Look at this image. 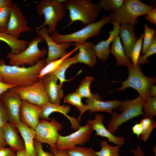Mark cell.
Wrapping results in <instances>:
<instances>
[{"label": "cell", "instance_id": "cell-19", "mask_svg": "<svg viewBox=\"0 0 156 156\" xmlns=\"http://www.w3.org/2000/svg\"><path fill=\"white\" fill-rule=\"evenodd\" d=\"M45 86L46 92L51 103L59 105L64 96L62 90L63 85L57 84V78L54 75L49 74L42 78Z\"/></svg>", "mask_w": 156, "mask_h": 156}, {"label": "cell", "instance_id": "cell-27", "mask_svg": "<svg viewBox=\"0 0 156 156\" xmlns=\"http://www.w3.org/2000/svg\"><path fill=\"white\" fill-rule=\"evenodd\" d=\"M77 63V54L72 57H68L63 60L56 70L50 74L56 77L60 81V84L63 85L64 82L69 80L65 78L66 70L72 65Z\"/></svg>", "mask_w": 156, "mask_h": 156}, {"label": "cell", "instance_id": "cell-7", "mask_svg": "<svg viewBox=\"0 0 156 156\" xmlns=\"http://www.w3.org/2000/svg\"><path fill=\"white\" fill-rule=\"evenodd\" d=\"M129 76L122 82V86L115 91H124L128 88L136 90L139 96L146 101L149 98V92L151 86L156 82V77H149L145 75L142 72L140 66H135L132 64L128 67Z\"/></svg>", "mask_w": 156, "mask_h": 156}, {"label": "cell", "instance_id": "cell-51", "mask_svg": "<svg viewBox=\"0 0 156 156\" xmlns=\"http://www.w3.org/2000/svg\"><path fill=\"white\" fill-rule=\"evenodd\" d=\"M16 156H27L25 149L16 152Z\"/></svg>", "mask_w": 156, "mask_h": 156}, {"label": "cell", "instance_id": "cell-43", "mask_svg": "<svg viewBox=\"0 0 156 156\" xmlns=\"http://www.w3.org/2000/svg\"><path fill=\"white\" fill-rule=\"evenodd\" d=\"M16 152L10 148L4 147L0 149V156H16Z\"/></svg>", "mask_w": 156, "mask_h": 156}, {"label": "cell", "instance_id": "cell-46", "mask_svg": "<svg viewBox=\"0 0 156 156\" xmlns=\"http://www.w3.org/2000/svg\"><path fill=\"white\" fill-rule=\"evenodd\" d=\"M130 151L134 156H144L143 150L139 145H137L135 149L131 148Z\"/></svg>", "mask_w": 156, "mask_h": 156}, {"label": "cell", "instance_id": "cell-9", "mask_svg": "<svg viewBox=\"0 0 156 156\" xmlns=\"http://www.w3.org/2000/svg\"><path fill=\"white\" fill-rule=\"evenodd\" d=\"M62 125L54 118L50 121L40 120L35 129V140L42 144L46 143L50 147L56 149V143Z\"/></svg>", "mask_w": 156, "mask_h": 156}, {"label": "cell", "instance_id": "cell-12", "mask_svg": "<svg viewBox=\"0 0 156 156\" xmlns=\"http://www.w3.org/2000/svg\"><path fill=\"white\" fill-rule=\"evenodd\" d=\"M32 29L17 3L12 2L9 19L5 33L18 39L21 34L31 32Z\"/></svg>", "mask_w": 156, "mask_h": 156}, {"label": "cell", "instance_id": "cell-34", "mask_svg": "<svg viewBox=\"0 0 156 156\" xmlns=\"http://www.w3.org/2000/svg\"><path fill=\"white\" fill-rule=\"evenodd\" d=\"M144 118H153L156 115V97H150L142 107Z\"/></svg>", "mask_w": 156, "mask_h": 156}, {"label": "cell", "instance_id": "cell-42", "mask_svg": "<svg viewBox=\"0 0 156 156\" xmlns=\"http://www.w3.org/2000/svg\"><path fill=\"white\" fill-rule=\"evenodd\" d=\"M145 18L152 23L156 25V8L154 7L146 14Z\"/></svg>", "mask_w": 156, "mask_h": 156}, {"label": "cell", "instance_id": "cell-15", "mask_svg": "<svg viewBox=\"0 0 156 156\" xmlns=\"http://www.w3.org/2000/svg\"><path fill=\"white\" fill-rule=\"evenodd\" d=\"M41 108L39 106L22 100L19 113L20 121L35 129L40 118Z\"/></svg>", "mask_w": 156, "mask_h": 156}, {"label": "cell", "instance_id": "cell-25", "mask_svg": "<svg viewBox=\"0 0 156 156\" xmlns=\"http://www.w3.org/2000/svg\"><path fill=\"white\" fill-rule=\"evenodd\" d=\"M110 50L116 59L117 66H125L129 67L133 64L125 54L119 36L112 42Z\"/></svg>", "mask_w": 156, "mask_h": 156}, {"label": "cell", "instance_id": "cell-3", "mask_svg": "<svg viewBox=\"0 0 156 156\" xmlns=\"http://www.w3.org/2000/svg\"><path fill=\"white\" fill-rule=\"evenodd\" d=\"M145 101L140 96L134 99L120 101L117 108L121 112H113L108 124L107 129L113 134L120 126L127 121L140 115H143L142 107Z\"/></svg>", "mask_w": 156, "mask_h": 156}, {"label": "cell", "instance_id": "cell-17", "mask_svg": "<svg viewBox=\"0 0 156 156\" xmlns=\"http://www.w3.org/2000/svg\"><path fill=\"white\" fill-rule=\"evenodd\" d=\"M40 118L42 119L49 120L50 115L54 112H58L63 114L70 122L72 129L75 130L81 126L77 119L68 115L70 109V107L65 105L55 104L49 102L41 107Z\"/></svg>", "mask_w": 156, "mask_h": 156}, {"label": "cell", "instance_id": "cell-13", "mask_svg": "<svg viewBox=\"0 0 156 156\" xmlns=\"http://www.w3.org/2000/svg\"><path fill=\"white\" fill-rule=\"evenodd\" d=\"M36 31L39 36L41 37L45 41L48 46V55L46 59L45 65L59 58H62L69 53V52L66 50L71 47L72 42L56 43L50 36L48 28L46 27L36 30Z\"/></svg>", "mask_w": 156, "mask_h": 156}, {"label": "cell", "instance_id": "cell-21", "mask_svg": "<svg viewBox=\"0 0 156 156\" xmlns=\"http://www.w3.org/2000/svg\"><path fill=\"white\" fill-rule=\"evenodd\" d=\"M110 23H112L113 26L112 30L109 31V37L105 40L100 41L94 46L97 57L103 61H106L108 59L110 53L109 49L110 45L115 38L119 35L120 25L112 21Z\"/></svg>", "mask_w": 156, "mask_h": 156}, {"label": "cell", "instance_id": "cell-4", "mask_svg": "<svg viewBox=\"0 0 156 156\" xmlns=\"http://www.w3.org/2000/svg\"><path fill=\"white\" fill-rule=\"evenodd\" d=\"M64 0H42L37 6V12L39 15H43L44 21L36 28V30L49 26L48 31L49 34L56 31L58 22L64 18L66 14Z\"/></svg>", "mask_w": 156, "mask_h": 156}, {"label": "cell", "instance_id": "cell-8", "mask_svg": "<svg viewBox=\"0 0 156 156\" xmlns=\"http://www.w3.org/2000/svg\"><path fill=\"white\" fill-rule=\"evenodd\" d=\"M44 40L41 37L38 36L32 39L29 42L27 48L21 52L14 54L8 52L7 57L9 60V64L19 66L25 64L29 66H34L39 60L43 58L48 52L45 47L41 50L39 48V44Z\"/></svg>", "mask_w": 156, "mask_h": 156}, {"label": "cell", "instance_id": "cell-33", "mask_svg": "<svg viewBox=\"0 0 156 156\" xmlns=\"http://www.w3.org/2000/svg\"><path fill=\"white\" fill-rule=\"evenodd\" d=\"M64 151L70 156H96L91 147L78 146Z\"/></svg>", "mask_w": 156, "mask_h": 156}, {"label": "cell", "instance_id": "cell-36", "mask_svg": "<svg viewBox=\"0 0 156 156\" xmlns=\"http://www.w3.org/2000/svg\"><path fill=\"white\" fill-rule=\"evenodd\" d=\"M156 53V35L154 36L151 43L146 49L144 53L142 56H139L137 64L141 65L149 62L147 59L148 57Z\"/></svg>", "mask_w": 156, "mask_h": 156}, {"label": "cell", "instance_id": "cell-29", "mask_svg": "<svg viewBox=\"0 0 156 156\" xmlns=\"http://www.w3.org/2000/svg\"><path fill=\"white\" fill-rule=\"evenodd\" d=\"M142 132L141 135V139L146 142L149 139L153 130L156 127V122L153 118H144L141 120Z\"/></svg>", "mask_w": 156, "mask_h": 156}, {"label": "cell", "instance_id": "cell-2", "mask_svg": "<svg viewBox=\"0 0 156 156\" xmlns=\"http://www.w3.org/2000/svg\"><path fill=\"white\" fill-rule=\"evenodd\" d=\"M64 3L66 10L69 12V25L77 21L85 25L94 23L101 8L98 3L90 0H64Z\"/></svg>", "mask_w": 156, "mask_h": 156}, {"label": "cell", "instance_id": "cell-44", "mask_svg": "<svg viewBox=\"0 0 156 156\" xmlns=\"http://www.w3.org/2000/svg\"><path fill=\"white\" fill-rule=\"evenodd\" d=\"M131 130L133 133L139 138L142 132V128L140 123H137L132 127Z\"/></svg>", "mask_w": 156, "mask_h": 156}, {"label": "cell", "instance_id": "cell-11", "mask_svg": "<svg viewBox=\"0 0 156 156\" xmlns=\"http://www.w3.org/2000/svg\"><path fill=\"white\" fill-rule=\"evenodd\" d=\"M93 131L90 126L86 123L69 135L62 136L59 134L56 143V149L64 151L78 145H83L89 140Z\"/></svg>", "mask_w": 156, "mask_h": 156}, {"label": "cell", "instance_id": "cell-26", "mask_svg": "<svg viewBox=\"0 0 156 156\" xmlns=\"http://www.w3.org/2000/svg\"><path fill=\"white\" fill-rule=\"evenodd\" d=\"M0 41L6 43L9 47L10 52L18 54L25 50L29 42L24 40H20L5 32H0Z\"/></svg>", "mask_w": 156, "mask_h": 156}, {"label": "cell", "instance_id": "cell-20", "mask_svg": "<svg viewBox=\"0 0 156 156\" xmlns=\"http://www.w3.org/2000/svg\"><path fill=\"white\" fill-rule=\"evenodd\" d=\"M72 45L77 47L79 52L77 53L78 63H82L92 68L97 64V56L94 51V44L92 42H73Z\"/></svg>", "mask_w": 156, "mask_h": 156}, {"label": "cell", "instance_id": "cell-28", "mask_svg": "<svg viewBox=\"0 0 156 156\" xmlns=\"http://www.w3.org/2000/svg\"><path fill=\"white\" fill-rule=\"evenodd\" d=\"M82 98L75 92L66 95L63 101L64 103H68L75 106L80 112V115L77 118L79 122L80 121L82 115L88 110L87 105L83 103Z\"/></svg>", "mask_w": 156, "mask_h": 156}, {"label": "cell", "instance_id": "cell-47", "mask_svg": "<svg viewBox=\"0 0 156 156\" xmlns=\"http://www.w3.org/2000/svg\"><path fill=\"white\" fill-rule=\"evenodd\" d=\"M50 151L55 156H70L64 151H59L49 147Z\"/></svg>", "mask_w": 156, "mask_h": 156}, {"label": "cell", "instance_id": "cell-5", "mask_svg": "<svg viewBox=\"0 0 156 156\" xmlns=\"http://www.w3.org/2000/svg\"><path fill=\"white\" fill-rule=\"evenodd\" d=\"M154 7L138 0H125L121 7L112 12L111 21L135 26L138 23V17L146 14Z\"/></svg>", "mask_w": 156, "mask_h": 156}, {"label": "cell", "instance_id": "cell-50", "mask_svg": "<svg viewBox=\"0 0 156 156\" xmlns=\"http://www.w3.org/2000/svg\"><path fill=\"white\" fill-rule=\"evenodd\" d=\"M149 97H156V86L154 84L151 87L149 92Z\"/></svg>", "mask_w": 156, "mask_h": 156}, {"label": "cell", "instance_id": "cell-40", "mask_svg": "<svg viewBox=\"0 0 156 156\" xmlns=\"http://www.w3.org/2000/svg\"><path fill=\"white\" fill-rule=\"evenodd\" d=\"M8 122V116L6 107L0 98V128H2Z\"/></svg>", "mask_w": 156, "mask_h": 156}, {"label": "cell", "instance_id": "cell-24", "mask_svg": "<svg viewBox=\"0 0 156 156\" xmlns=\"http://www.w3.org/2000/svg\"><path fill=\"white\" fill-rule=\"evenodd\" d=\"M2 129L5 141L9 148L16 152L25 148L23 140L14 125L8 122Z\"/></svg>", "mask_w": 156, "mask_h": 156}, {"label": "cell", "instance_id": "cell-10", "mask_svg": "<svg viewBox=\"0 0 156 156\" xmlns=\"http://www.w3.org/2000/svg\"><path fill=\"white\" fill-rule=\"evenodd\" d=\"M15 90L22 100L42 107L49 102L44 83L42 79L28 86L15 87Z\"/></svg>", "mask_w": 156, "mask_h": 156}, {"label": "cell", "instance_id": "cell-30", "mask_svg": "<svg viewBox=\"0 0 156 156\" xmlns=\"http://www.w3.org/2000/svg\"><path fill=\"white\" fill-rule=\"evenodd\" d=\"M101 146L100 150L96 151V156H119V145L112 146L105 140H102L100 143Z\"/></svg>", "mask_w": 156, "mask_h": 156}, {"label": "cell", "instance_id": "cell-32", "mask_svg": "<svg viewBox=\"0 0 156 156\" xmlns=\"http://www.w3.org/2000/svg\"><path fill=\"white\" fill-rule=\"evenodd\" d=\"M94 79V78L92 77L86 76L81 82L75 92L82 98H90L92 94L90 90V86Z\"/></svg>", "mask_w": 156, "mask_h": 156}, {"label": "cell", "instance_id": "cell-31", "mask_svg": "<svg viewBox=\"0 0 156 156\" xmlns=\"http://www.w3.org/2000/svg\"><path fill=\"white\" fill-rule=\"evenodd\" d=\"M78 49L77 47H76L68 54L64 57L51 62L45 65L41 69L39 75L38 77L42 79L45 75L50 74L56 70L59 66L63 60L66 57L70 56L74 52Z\"/></svg>", "mask_w": 156, "mask_h": 156}, {"label": "cell", "instance_id": "cell-39", "mask_svg": "<svg viewBox=\"0 0 156 156\" xmlns=\"http://www.w3.org/2000/svg\"><path fill=\"white\" fill-rule=\"evenodd\" d=\"M144 34L142 33L134 46L131 54V60L133 64L136 66L142 50Z\"/></svg>", "mask_w": 156, "mask_h": 156}, {"label": "cell", "instance_id": "cell-14", "mask_svg": "<svg viewBox=\"0 0 156 156\" xmlns=\"http://www.w3.org/2000/svg\"><path fill=\"white\" fill-rule=\"evenodd\" d=\"M1 98L6 107L9 118V122L15 125L20 121V110L22 101L15 90L11 88L3 93Z\"/></svg>", "mask_w": 156, "mask_h": 156}, {"label": "cell", "instance_id": "cell-41", "mask_svg": "<svg viewBox=\"0 0 156 156\" xmlns=\"http://www.w3.org/2000/svg\"><path fill=\"white\" fill-rule=\"evenodd\" d=\"M34 144L37 156H55L51 151L48 152L44 151L43 148L42 144L35 139Z\"/></svg>", "mask_w": 156, "mask_h": 156}, {"label": "cell", "instance_id": "cell-22", "mask_svg": "<svg viewBox=\"0 0 156 156\" xmlns=\"http://www.w3.org/2000/svg\"><path fill=\"white\" fill-rule=\"evenodd\" d=\"M14 125L23 138L27 156H37L34 144L35 129L29 127L21 121Z\"/></svg>", "mask_w": 156, "mask_h": 156}, {"label": "cell", "instance_id": "cell-23", "mask_svg": "<svg viewBox=\"0 0 156 156\" xmlns=\"http://www.w3.org/2000/svg\"><path fill=\"white\" fill-rule=\"evenodd\" d=\"M135 26L128 24L120 25L119 34L122 40L123 47L126 55L131 60L133 48L139 38L135 35Z\"/></svg>", "mask_w": 156, "mask_h": 156}, {"label": "cell", "instance_id": "cell-6", "mask_svg": "<svg viewBox=\"0 0 156 156\" xmlns=\"http://www.w3.org/2000/svg\"><path fill=\"white\" fill-rule=\"evenodd\" d=\"M112 12L107 16H104L99 21L87 25L73 33L63 35L56 31L50 36L58 43L66 42L83 43L91 37L99 36L103 26L112 21Z\"/></svg>", "mask_w": 156, "mask_h": 156}, {"label": "cell", "instance_id": "cell-18", "mask_svg": "<svg viewBox=\"0 0 156 156\" xmlns=\"http://www.w3.org/2000/svg\"><path fill=\"white\" fill-rule=\"evenodd\" d=\"M88 110L90 113L98 112H105L112 114L113 110L117 108L120 101L118 99L113 101H103L98 92L92 94L91 97L86 99Z\"/></svg>", "mask_w": 156, "mask_h": 156}, {"label": "cell", "instance_id": "cell-49", "mask_svg": "<svg viewBox=\"0 0 156 156\" xmlns=\"http://www.w3.org/2000/svg\"><path fill=\"white\" fill-rule=\"evenodd\" d=\"M12 2L11 0H0V9L6 6H10Z\"/></svg>", "mask_w": 156, "mask_h": 156}, {"label": "cell", "instance_id": "cell-38", "mask_svg": "<svg viewBox=\"0 0 156 156\" xmlns=\"http://www.w3.org/2000/svg\"><path fill=\"white\" fill-rule=\"evenodd\" d=\"M10 12V6L0 9V32H5Z\"/></svg>", "mask_w": 156, "mask_h": 156}, {"label": "cell", "instance_id": "cell-37", "mask_svg": "<svg viewBox=\"0 0 156 156\" xmlns=\"http://www.w3.org/2000/svg\"><path fill=\"white\" fill-rule=\"evenodd\" d=\"M143 47L142 54L143 55L151 43L154 36L156 34V29L149 27L146 24H144Z\"/></svg>", "mask_w": 156, "mask_h": 156}, {"label": "cell", "instance_id": "cell-35", "mask_svg": "<svg viewBox=\"0 0 156 156\" xmlns=\"http://www.w3.org/2000/svg\"><path fill=\"white\" fill-rule=\"evenodd\" d=\"M124 3L123 0H101L98 4L106 11L113 12L121 7Z\"/></svg>", "mask_w": 156, "mask_h": 156}, {"label": "cell", "instance_id": "cell-16", "mask_svg": "<svg viewBox=\"0 0 156 156\" xmlns=\"http://www.w3.org/2000/svg\"><path fill=\"white\" fill-rule=\"evenodd\" d=\"M104 116L103 114H98L94 119L87 120V123L92 129L95 131L96 136L106 138L111 143L116 145L122 146L125 143V138L122 136H117L113 134L103 124Z\"/></svg>", "mask_w": 156, "mask_h": 156}, {"label": "cell", "instance_id": "cell-1", "mask_svg": "<svg viewBox=\"0 0 156 156\" xmlns=\"http://www.w3.org/2000/svg\"><path fill=\"white\" fill-rule=\"evenodd\" d=\"M46 59L39 60L34 66L28 67L7 65L3 59L0 60V78L3 83L25 87L40 80L38 77L41 69L45 66Z\"/></svg>", "mask_w": 156, "mask_h": 156}, {"label": "cell", "instance_id": "cell-48", "mask_svg": "<svg viewBox=\"0 0 156 156\" xmlns=\"http://www.w3.org/2000/svg\"><path fill=\"white\" fill-rule=\"evenodd\" d=\"M7 145L4 138L2 129L0 128V149L6 147Z\"/></svg>", "mask_w": 156, "mask_h": 156}, {"label": "cell", "instance_id": "cell-45", "mask_svg": "<svg viewBox=\"0 0 156 156\" xmlns=\"http://www.w3.org/2000/svg\"><path fill=\"white\" fill-rule=\"evenodd\" d=\"M16 86L14 85H10L3 82L0 78V98L1 95L9 89Z\"/></svg>", "mask_w": 156, "mask_h": 156}]
</instances>
